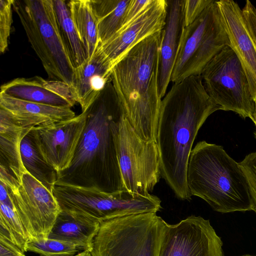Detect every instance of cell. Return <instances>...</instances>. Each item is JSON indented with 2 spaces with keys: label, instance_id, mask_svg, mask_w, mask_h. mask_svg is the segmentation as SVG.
Listing matches in <instances>:
<instances>
[{
  "label": "cell",
  "instance_id": "6da1fadb",
  "mask_svg": "<svg viewBox=\"0 0 256 256\" xmlns=\"http://www.w3.org/2000/svg\"><path fill=\"white\" fill-rule=\"evenodd\" d=\"M218 110L220 107L207 94L200 76L173 84L162 100L156 134L161 176L180 200L192 198L187 170L194 140L207 118Z\"/></svg>",
  "mask_w": 256,
  "mask_h": 256
},
{
  "label": "cell",
  "instance_id": "7a4b0ae2",
  "mask_svg": "<svg viewBox=\"0 0 256 256\" xmlns=\"http://www.w3.org/2000/svg\"><path fill=\"white\" fill-rule=\"evenodd\" d=\"M85 128L68 168L56 183L112 193L126 190L114 136L124 115L111 80L88 109Z\"/></svg>",
  "mask_w": 256,
  "mask_h": 256
},
{
  "label": "cell",
  "instance_id": "3957f363",
  "mask_svg": "<svg viewBox=\"0 0 256 256\" xmlns=\"http://www.w3.org/2000/svg\"><path fill=\"white\" fill-rule=\"evenodd\" d=\"M162 31L145 38L114 66L110 78L124 116L138 136L156 142Z\"/></svg>",
  "mask_w": 256,
  "mask_h": 256
},
{
  "label": "cell",
  "instance_id": "277c9868",
  "mask_svg": "<svg viewBox=\"0 0 256 256\" xmlns=\"http://www.w3.org/2000/svg\"><path fill=\"white\" fill-rule=\"evenodd\" d=\"M187 184L191 196L202 198L216 212L253 210L249 184L240 162L221 146L204 140L196 144L189 158Z\"/></svg>",
  "mask_w": 256,
  "mask_h": 256
},
{
  "label": "cell",
  "instance_id": "5b68a950",
  "mask_svg": "<svg viewBox=\"0 0 256 256\" xmlns=\"http://www.w3.org/2000/svg\"><path fill=\"white\" fill-rule=\"evenodd\" d=\"M12 8L48 77L72 88L76 67L62 37L53 0H14Z\"/></svg>",
  "mask_w": 256,
  "mask_h": 256
},
{
  "label": "cell",
  "instance_id": "8992f818",
  "mask_svg": "<svg viewBox=\"0 0 256 256\" xmlns=\"http://www.w3.org/2000/svg\"><path fill=\"white\" fill-rule=\"evenodd\" d=\"M166 224L156 212L102 222L92 256H158Z\"/></svg>",
  "mask_w": 256,
  "mask_h": 256
},
{
  "label": "cell",
  "instance_id": "52a82bcc",
  "mask_svg": "<svg viewBox=\"0 0 256 256\" xmlns=\"http://www.w3.org/2000/svg\"><path fill=\"white\" fill-rule=\"evenodd\" d=\"M230 41L217 0L212 2L190 26L184 28L171 80L178 82L192 76H200L210 60Z\"/></svg>",
  "mask_w": 256,
  "mask_h": 256
},
{
  "label": "cell",
  "instance_id": "ba28073f",
  "mask_svg": "<svg viewBox=\"0 0 256 256\" xmlns=\"http://www.w3.org/2000/svg\"><path fill=\"white\" fill-rule=\"evenodd\" d=\"M61 210L102 222L151 212L152 197L126 190L108 193L92 188L56 183L52 190Z\"/></svg>",
  "mask_w": 256,
  "mask_h": 256
},
{
  "label": "cell",
  "instance_id": "9c48e42d",
  "mask_svg": "<svg viewBox=\"0 0 256 256\" xmlns=\"http://www.w3.org/2000/svg\"><path fill=\"white\" fill-rule=\"evenodd\" d=\"M0 182L10 191L28 240L48 238L61 211L52 192L26 170L17 180L0 166Z\"/></svg>",
  "mask_w": 256,
  "mask_h": 256
},
{
  "label": "cell",
  "instance_id": "30bf717a",
  "mask_svg": "<svg viewBox=\"0 0 256 256\" xmlns=\"http://www.w3.org/2000/svg\"><path fill=\"white\" fill-rule=\"evenodd\" d=\"M200 76L207 94L220 110L232 111L253 122L255 102L241 62L230 46L210 60Z\"/></svg>",
  "mask_w": 256,
  "mask_h": 256
},
{
  "label": "cell",
  "instance_id": "8fae6325",
  "mask_svg": "<svg viewBox=\"0 0 256 256\" xmlns=\"http://www.w3.org/2000/svg\"><path fill=\"white\" fill-rule=\"evenodd\" d=\"M114 136L125 190L143 196L150 195L161 176L156 142L140 138L124 115L116 128Z\"/></svg>",
  "mask_w": 256,
  "mask_h": 256
},
{
  "label": "cell",
  "instance_id": "7c38bea8",
  "mask_svg": "<svg viewBox=\"0 0 256 256\" xmlns=\"http://www.w3.org/2000/svg\"><path fill=\"white\" fill-rule=\"evenodd\" d=\"M222 244L208 220L191 215L166 222L158 256H224Z\"/></svg>",
  "mask_w": 256,
  "mask_h": 256
},
{
  "label": "cell",
  "instance_id": "4fadbf2b",
  "mask_svg": "<svg viewBox=\"0 0 256 256\" xmlns=\"http://www.w3.org/2000/svg\"><path fill=\"white\" fill-rule=\"evenodd\" d=\"M167 8L166 0H151L136 17L121 27L109 39L100 43L96 50L112 70L136 45L162 30Z\"/></svg>",
  "mask_w": 256,
  "mask_h": 256
},
{
  "label": "cell",
  "instance_id": "5bb4252c",
  "mask_svg": "<svg viewBox=\"0 0 256 256\" xmlns=\"http://www.w3.org/2000/svg\"><path fill=\"white\" fill-rule=\"evenodd\" d=\"M86 120V111L69 119L33 128L40 152L57 176L70 168Z\"/></svg>",
  "mask_w": 256,
  "mask_h": 256
},
{
  "label": "cell",
  "instance_id": "9a60e30c",
  "mask_svg": "<svg viewBox=\"0 0 256 256\" xmlns=\"http://www.w3.org/2000/svg\"><path fill=\"white\" fill-rule=\"evenodd\" d=\"M220 8L230 46L238 58L246 74L252 98L256 102V42L246 26L242 9L232 0H220Z\"/></svg>",
  "mask_w": 256,
  "mask_h": 256
},
{
  "label": "cell",
  "instance_id": "2e32d148",
  "mask_svg": "<svg viewBox=\"0 0 256 256\" xmlns=\"http://www.w3.org/2000/svg\"><path fill=\"white\" fill-rule=\"evenodd\" d=\"M0 92L22 100L57 106L72 108L76 102L70 86L40 76L12 80L1 86Z\"/></svg>",
  "mask_w": 256,
  "mask_h": 256
},
{
  "label": "cell",
  "instance_id": "e0dca14e",
  "mask_svg": "<svg viewBox=\"0 0 256 256\" xmlns=\"http://www.w3.org/2000/svg\"><path fill=\"white\" fill-rule=\"evenodd\" d=\"M164 26L162 30L160 52L158 90L162 99L171 80L182 32L184 0H167Z\"/></svg>",
  "mask_w": 256,
  "mask_h": 256
},
{
  "label": "cell",
  "instance_id": "ac0fdd59",
  "mask_svg": "<svg viewBox=\"0 0 256 256\" xmlns=\"http://www.w3.org/2000/svg\"><path fill=\"white\" fill-rule=\"evenodd\" d=\"M112 71L109 64L96 50L90 59L75 68L71 88L82 112L88 110L111 80Z\"/></svg>",
  "mask_w": 256,
  "mask_h": 256
},
{
  "label": "cell",
  "instance_id": "d6986e66",
  "mask_svg": "<svg viewBox=\"0 0 256 256\" xmlns=\"http://www.w3.org/2000/svg\"><path fill=\"white\" fill-rule=\"evenodd\" d=\"M0 108L24 128L58 122L74 117L70 107L57 106L22 100L0 92Z\"/></svg>",
  "mask_w": 256,
  "mask_h": 256
},
{
  "label": "cell",
  "instance_id": "ffe728a7",
  "mask_svg": "<svg viewBox=\"0 0 256 256\" xmlns=\"http://www.w3.org/2000/svg\"><path fill=\"white\" fill-rule=\"evenodd\" d=\"M100 225L97 220L61 210L48 238L70 242L82 251L91 252Z\"/></svg>",
  "mask_w": 256,
  "mask_h": 256
},
{
  "label": "cell",
  "instance_id": "44dd1931",
  "mask_svg": "<svg viewBox=\"0 0 256 256\" xmlns=\"http://www.w3.org/2000/svg\"><path fill=\"white\" fill-rule=\"evenodd\" d=\"M32 128L18 126L5 110L0 108V166L17 180L26 170L22 160L21 142Z\"/></svg>",
  "mask_w": 256,
  "mask_h": 256
},
{
  "label": "cell",
  "instance_id": "7402d4cb",
  "mask_svg": "<svg viewBox=\"0 0 256 256\" xmlns=\"http://www.w3.org/2000/svg\"><path fill=\"white\" fill-rule=\"evenodd\" d=\"M71 17L82 44L86 60L95 53L100 43L97 21L90 0L68 2Z\"/></svg>",
  "mask_w": 256,
  "mask_h": 256
},
{
  "label": "cell",
  "instance_id": "603a6c76",
  "mask_svg": "<svg viewBox=\"0 0 256 256\" xmlns=\"http://www.w3.org/2000/svg\"><path fill=\"white\" fill-rule=\"evenodd\" d=\"M22 160L26 170L52 191L57 173L44 160L36 142L33 128L23 138L20 146Z\"/></svg>",
  "mask_w": 256,
  "mask_h": 256
},
{
  "label": "cell",
  "instance_id": "cb8c5ba5",
  "mask_svg": "<svg viewBox=\"0 0 256 256\" xmlns=\"http://www.w3.org/2000/svg\"><path fill=\"white\" fill-rule=\"evenodd\" d=\"M130 0H90L97 21L100 43L109 39L120 28Z\"/></svg>",
  "mask_w": 256,
  "mask_h": 256
},
{
  "label": "cell",
  "instance_id": "d4e9b609",
  "mask_svg": "<svg viewBox=\"0 0 256 256\" xmlns=\"http://www.w3.org/2000/svg\"><path fill=\"white\" fill-rule=\"evenodd\" d=\"M53 2L62 37L76 68L86 60L84 48L71 17L68 3L63 0H53Z\"/></svg>",
  "mask_w": 256,
  "mask_h": 256
},
{
  "label": "cell",
  "instance_id": "484cf974",
  "mask_svg": "<svg viewBox=\"0 0 256 256\" xmlns=\"http://www.w3.org/2000/svg\"><path fill=\"white\" fill-rule=\"evenodd\" d=\"M0 234L7 237L23 252H26L28 240L24 228L14 210L0 202Z\"/></svg>",
  "mask_w": 256,
  "mask_h": 256
},
{
  "label": "cell",
  "instance_id": "4316f807",
  "mask_svg": "<svg viewBox=\"0 0 256 256\" xmlns=\"http://www.w3.org/2000/svg\"><path fill=\"white\" fill-rule=\"evenodd\" d=\"M26 252L41 256H74L82 250L75 244L48 238L41 240H28Z\"/></svg>",
  "mask_w": 256,
  "mask_h": 256
},
{
  "label": "cell",
  "instance_id": "83f0119b",
  "mask_svg": "<svg viewBox=\"0 0 256 256\" xmlns=\"http://www.w3.org/2000/svg\"><path fill=\"white\" fill-rule=\"evenodd\" d=\"M14 0H0V52L8 48L12 20Z\"/></svg>",
  "mask_w": 256,
  "mask_h": 256
},
{
  "label": "cell",
  "instance_id": "f1b7e54d",
  "mask_svg": "<svg viewBox=\"0 0 256 256\" xmlns=\"http://www.w3.org/2000/svg\"><path fill=\"white\" fill-rule=\"evenodd\" d=\"M240 164L248 182L253 204L252 210L256 214V152L246 155Z\"/></svg>",
  "mask_w": 256,
  "mask_h": 256
},
{
  "label": "cell",
  "instance_id": "f546056e",
  "mask_svg": "<svg viewBox=\"0 0 256 256\" xmlns=\"http://www.w3.org/2000/svg\"><path fill=\"white\" fill-rule=\"evenodd\" d=\"M212 1V0H184V28L192 24Z\"/></svg>",
  "mask_w": 256,
  "mask_h": 256
},
{
  "label": "cell",
  "instance_id": "4dcf8cb0",
  "mask_svg": "<svg viewBox=\"0 0 256 256\" xmlns=\"http://www.w3.org/2000/svg\"><path fill=\"white\" fill-rule=\"evenodd\" d=\"M242 12L246 26L256 42V8L250 1L248 0Z\"/></svg>",
  "mask_w": 256,
  "mask_h": 256
},
{
  "label": "cell",
  "instance_id": "1f68e13d",
  "mask_svg": "<svg viewBox=\"0 0 256 256\" xmlns=\"http://www.w3.org/2000/svg\"><path fill=\"white\" fill-rule=\"evenodd\" d=\"M150 0H130L126 10L120 28L136 17L148 5Z\"/></svg>",
  "mask_w": 256,
  "mask_h": 256
},
{
  "label": "cell",
  "instance_id": "d6a6232c",
  "mask_svg": "<svg viewBox=\"0 0 256 256\" xmlns=\"http://www.w3.org/2000/svg\"><path fill=\"white\" fill-rule=\"evenodd\" d=\"M0 256H26L18 247L7 237L0 234Z\"/></svg>",
  "mask_w": 256,
  "mask_h": 256
},
{
  "label": "cell",
  "instance_id": "836d02e7",
  "mask_svg": "<svg viewBox=\"0 0 256 256\" xmlns=\"http://www.w3.org/2000/svg\"><path fill=\"white\" fill-rule=\"evenodd\" d=\"M0 202L9 206L14 210V204L10 194L6 185L0 182Z\"/></svg>",
  "mask_w": 256,
  "mask_h": 256
},
{
  "label": "cell",
  "instance_id": "e575fe53",
  "mask_svg": "<svg viewBox=\"0 0 256 256\" xmlns=\"http://www.w3.org/2000/svg\"><path fill=\"white\" fill-rule=\"evenodd\" d=\"M74 256H92V253L88 250L82 251Z\"/></svg>",
  "mask_w": 256,
  "mask_h": 256
},
{
  "label": "cell",
  "instance_id": "d590c367",
  "mask_svg": "<svg viewBox=\"0 0 256 256\" xmlns=\"http://www.w3.org/2000/svg\"><path fill=\"white\" fill-rule=\"evenodd\" d=\"M256 107H255V110L254 114V120L253 122L254 123L256 127V102L255 103ZM255 138H256V130L254 132Z\"/></svg>",
  "mask_w": 256,
  "mask_h": 256
},
{
  "label": "cell",
  "instance_id": "8d00e7d4",
  "mask_svg": "<svg viewBox=\"0 0 256 256\" xmlns=\"http://www.w3.org/2000/svg\"><path fill=\"white\" fill-rule=\"evenodd\" d=\"M251 256V255H249V254H246V255H244V256Z\"/></svg>",
  "mask_w": 256,
  "mask_h": 256
}]
</instances>
